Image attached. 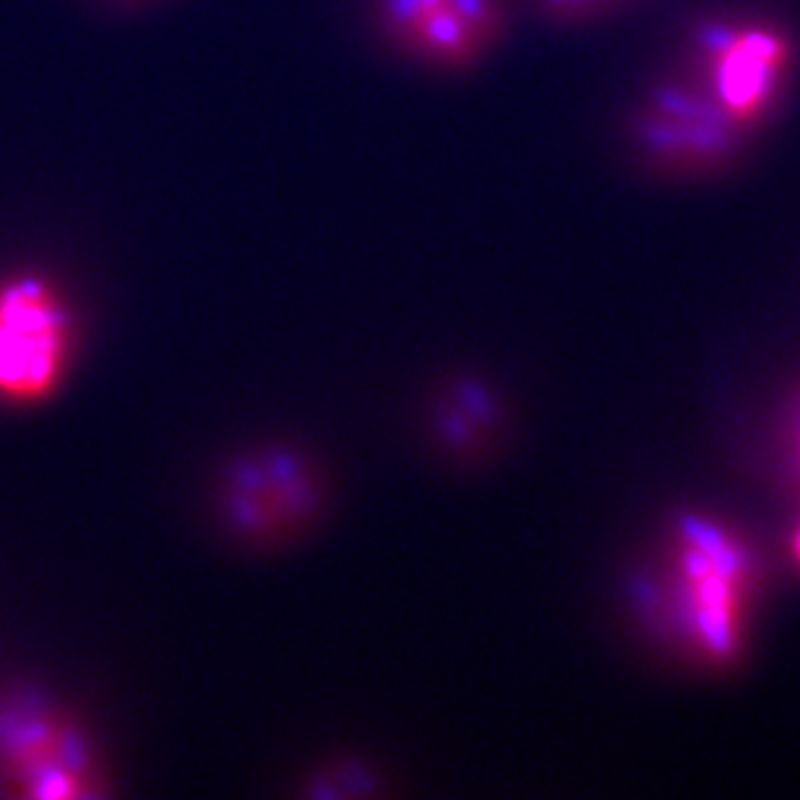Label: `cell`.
Instances as JSON below:
<instances>
[{
	"label": "cell",
	"instance_id": "obj_1",
	"mask_svg": "<svg viewBox=\"0 0 800 800\" xmlns=\"http://www.w3.org/2000/svg\"><path fill=\"white\" fill-rule=\"evenodd\" d=\"M764 583L759 549L733 526L684 511L635 583L637 614L658 640L707 671H736Z\"/></svg>",
	"mask_w": 800,
	"mask_h": 800
},
{
	"label": "cell",
	"instance_id": "obj_2",
	"mask_svg": "<svg viewBox=\"0 0 800 800\" xmlns=\"http://www.w3.org/2000/svg\"><path fill=\"white\" fill-rule=\"evenodd\" d=\"M754 135L692 73L653 83L630 117L637 161L663 179H715L741 164Z\"/></svg>",
	"mask_w": 800,
	"mask_h": 800
},
{
	"label": "cell",
	"instance_id": "obj_3",
	"mask_svg": "<svg viewBox=\"0 0 800 800\" xmlns=\"http://www.w3.org/2000/svg\"><path fill=\"white\" fill-rule=\"evenodd\" d=\"M689 55V73L751 135L777 114L795 68L788 29L749 13L702 19L689 37Z\"/></svg>",
	"mask_w": 800,
	"mask_h": 800
},
{
	"label": "cell",
	"instance_id": "obj_4",
	"mask_svg": "<svg viewBox=\"0 0 800 800\" xmlns=\"http://www.w3.org/2000/svg\"><path fill=\"white\" fill-rule=\"evenodd\" d=\"M0 785L37 800L101 795V772L81 725L37 692L0 700Z\"/></svg>",
	"mask_w": 800,
	"mask_h": 800
},
{
	"label": "cell",
	"instance_id": "obj_5",
	"mask_svg": "<svg viewBox=\"0 0 800 800\" xmlns=\"http://www.w3.org/2000/svg\"><path fill=\"white\" fill-rule=\"evenodd\" d=\"M373 8L391 45L435 70L474 68L505 34L500 0H373Z\"/></svg>",
	"mask_w": 800,
	"mask_h": 800
},
{
	"label": "cell",
	"instance_id": "obj_6",
	"mask_svg": "<svg viewBox=\"0 0 800 800\" xmlns=\"http://www.w3.org/2000/svg\"><path fill=\"white\" fill-rule=\"evenodd\" d=\"M65 353L68 314L55 288L34 275L0 285V397H45L63 373Z\"/></svg>",
	"mask_w": 800,
	"mask_h": 800
},
{
	"label": "cell",
	"instance_id": "obj_7",
	"mask_svg": "<svg viewBox=\"0 0 800 800\" xmlns=\"http://www.w3.org/2000/svg\"><path fill=\"white\" fill-rule=\"evenodd\" d=\"M319 500L322 485L309 461L285 448H267L236 464L223 503L244 534L280 536L306 526Z\"/></svg>",
	"mask_w": 800,
	"mask_h": 800
},
{
	"label": "cell",
	"instance_id": "obj_8",
	"mask_svg": "<svg viewBox=\"0 0 800 800\" xmlns=\"http://www.w3.org/2000/svg\"><path fill=\"white\" fill-rule=\"evenodd\" d=\"M428 430L430 446L454 467H479L508 441L511 412L495 386L459 373L433 389Z\"/></svg>",
	"mask_w": 800,
	"mask_h": 800
},
{
	"label": "cell",
	"instance_id": "obj_9",
	"mask_svg": "<svg viewBox=\"0 0 800 800\" xmlns=\"http://www.w3.org/2000/svg\"><path fill=\"white\" fill-rule=\"evenodd\" d=\"M539 11L549 19L562 24H578V21L599 19L604 13L617 11L627 0H536Z\"/></svg>",
	"mask_w": 800,
	"mask_h": 800
},
{
	"label": "cell",
	"instance_id": "obj_10",
	"mask_svg": "<svg viewBox=\"0 0 800 800\" xmlns=\"http://www.w3.org/2000/svg\"><path fill=\"white\" fill-rule=\"evenodd\" d=\"M788 433H790V443H793L795 459H798L800 467V394L790 402L788 407Z\"/></svg>",
	"mask_w": 800,
	"mask_h": 800
},
{
	"label": "cell",
	"instance_id": "obj_11",
	"mask_svg": "<svg viewBox=\"0 0 800 800\" xmlns=\"http://www.w3.org/2000/svg\"><path fill=\"white\" fill-rule=\"evenodd\" d=\"M790 555H793L795 565L800 567V523H798V526H795L793 536H790Z\"/></svg>",
	"mask_w": 800,
	"mask_h": 800
}]
</instances>
